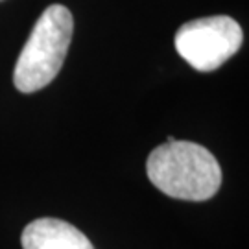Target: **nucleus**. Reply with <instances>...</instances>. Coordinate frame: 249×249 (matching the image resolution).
<instances>
[{
    "instance_id": "obj_1",
    "label": "nucleus",
    "mask_w": 249,
    "mask_h": 249,
    "mask_svg": "<svg viewBox=\"0 0 249 249\" xmlns=\"http://www.w3.org/2000/svg\"><path fill=\"white\" fill-rule=\"evenodd\" d=\"M146 172L162 194L185 201H205L220 190L222 168L205 146L170 137L150 153Z\"/></svg>"
},
{
    "instance_id": "obj_2",
    "label": "nucleus",
    "mask_w": 249,
    "mask_h": 249,
    "mask_svg": "<svg viewBox=\"0 0 249 249\" xmlns=\"http://www.w3.org/2000/svg\"><path fill=\"white\" fill-rule=\"evenodd\" d=\"M74 32V18L69 8L52 4L43 11L26 45L18 55L13 83L20 92H37L59 74Z\"/></svg>"
},
{
    "instance_id": "obj_3",
    "label": "nucleus",
    "mask_w": 249,
    "mask_h": 249,
    "mask_svg": "<svg viewBox=\"0 0 249 249\" xmlns=\"http://www.w3.org/2000/svg\"><path fill=\"white\" fill-rule=\"evenodd\" d=\"M244 41L240 24L227 15L194 18L178 30L176 50L199 72H213L238 52Z\"/></svg>"
},
{
    "instance_id": "obj_4",
    "label": "nucleus",
    "mask_w": 249,
    "mask_h": 249,
    "mask_svg": "<svg viewBox=\"0 0 249 249\" xmlns=\"http://www.w3.org/2000/svg\"><path fill=\"white\" fill-rule=\"evenodd\" d=\"M20 242L22 249H94L78 227L57 218H39L28 223Z\"/></svg>"
},
{
    "instance_id": "obj_5",
    "label": "nucleus",
    "mask_w": 249,
    "mask_h": 249,
    "mask_svg": "<svg viewBox=\"0 0 249 249\" xmlns=\"http://www.w3.org/2000/svg\"><path fill=\"white\" fill-rule=\"evenodd\" d=\"M0 2H2V0H0Z\"/></svg>"
}]
</instances>
